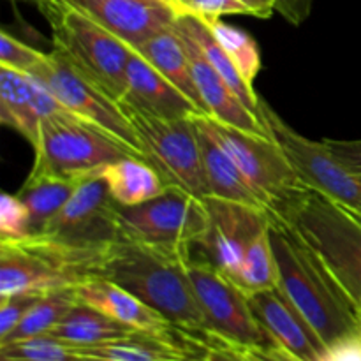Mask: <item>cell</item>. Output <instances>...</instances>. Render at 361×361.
Segmentation results:
<instances>
[{
	"label": "cell",
	"instance_id": "8d00e7d4",
	"mask_svg": "<svg viewBox=\"0 0 361 361\" xmlns=\"http://www.w3.org/2000/svg\"><path fill=\"white\" fill-rule=\"evenodd\" d=\"M321 361H361V330L338 338L328 345Z\"/></svg>",
	"mask_w": 361,
	"mask_h": 361
},
{
	"label": "cell",
	"instance_id": "9a60e30c",
	"mask_svg": "<svg viewBox=\"0 0 361 361\" xmlns=\"http://www.w3.org/2000/svg\"><path fill=\"white\" fill-rule=\"evenodd\" d=\"M254 317L275 344L303 361H321L328 345L279 288L247 293Z\"/></svg>",
	"mask_w": 361,
	"mask_h": 361
},
{
	"label": "cell",
	"instance_id": "ac0fdd59",
	"mask_svg": "<svg viewBox=\"0 0 361 361\" xmlns=\"http://www.w3.org/2000/svg\"><path fill=\"white\" fill-rule=\"evenodd\" d=\"M176 20V18H175ZM176 30L182 35L183 42L187 46V53L190 59V69H192L194 83H196L197 92L201 95L207 115L212 118L219 120L222 123L236 127V129L249 130L254 134H263V136H270L267 126L263 120L257 115H254L245 104L238 99V95L231 90L224 78L215 71L207 60L204 53L201 51L200 46L196 44L192 37L187 32H183L178 25L175 23Z\"/></svg>",
	"mask_w": 361,
	"mask_h": 361
},
{
	"label": "cell",
	"instance_id": "ba28073f",
	"mask_svg": "<svg viewBox=\"0 0 361 361\" xmlns=\"http://www.w3.org/2000/svg\"><path fill=\"white\" fill-rule=\"evenodd\" d=\"M122 108L136 130L143 159L166 185L185 189L201 200L210 196L192 118L168 120L129 106L122 104Z\"/></svg>",
	"mask_w": 361,
	"mask_h": 361
},
{
	"label": "cell",
	"instance_id": "1f68e13d",
	"mask_svg": "<svg viewBox=\"0 0 361 361\" xmlns=\"http://www.w3.org/2000/svg\"><path fill=\"white\" fill-rule=\"evenodd\" d=\"M32 235L30 214L18 194L0 197V242H18Z\"/></svg>",
	"mask_w": 361,
	"mask_h": 361
},
{
	"label": "cell",
	"instance_id": "d6a6232c",
	"mask_svg": "<svg viewBox=\"0 0 361 361\" xmlns=\"http://www.w3.org/2000/svg\"><path fill=\"white\" fill-rule=\"evenodd\" d=\"M48 55L49 53H42L21 42L7 30H2L0 34V67H9L20 73L32 74L46 62Z\"/></svg>",
	"mask_w": 361,
	"mask_h": 361
},
{
	"label": "cell",
	"instance_id": "44dd1931",
	"mask_svg": "<svg viewBox=\"0 0 361 361\" xmlns=\"http://www.w3.org/2000/svg\"><path fill=\"white\" fill-rule=\"evenodd\" d=\"M194 127H196L197 143H200L201 159H203L204 176H207L210 196L221 197V200L236 201V203L249 204V207L268 210L267 204L261 197L254 192L252 187L242 175L238 166L231 159V155L221 147L214 134L208 130L203 115L192 116Z\"/></svg>",
	"mask_w": 361,
	"mask_h": 361
},
{
	"label": "cell",
	"instance_id": "8992f818",
	"mask_svg": "<svg viewBox=\"0 0 361 361\" xmlns=\"http://www.w3.org/2000/svg\"><path fill=\"white\" fill-rule=\"evenodd\" d=\"M34 152V168L28 175L63 180L97 175L109 162L133 155L118 141L73 113L42 118Z\"/></svg>",
	"mask_w": 361,
	"mask_h": 361
},
{
	"label": "cell",
	"instance_id": "7a4b0ae2",
	"mask_svg": "<svg viewBox=\"0 0 361 361\" xmlns=\"http://www.w3.org/2000/svg\"><path fill=\"white\" fill-rule=\"evenodd\" d=\"M185 254L118 240L104 250L95 277L106 279L157 310L185 334L207 331L187 275Z\"/></svg>",
	"mask_w": 361,
	"mask_h": 361
},
{
	"label": "cell",
	"instance_id": "4316f807",
	"mask_svg": "<svg viewBox=\"0 0 361 361\" xmlns=\"http://www.w3.org/2000/svg\"><path fill=\"white\" fill-rule=\"evenodd\" d=\"M81 180H63L53 176L28 175L18 196L30 214L32 235H41L53 217L69 201Z\"/></svg>",
	"mask_w": 361,
	"mask_h": 361
},
{
	"label": "cell",
	"instance_id": "30bf717a",
	"mask_svg": "<svg viewBox=\"0 0 361 361\" xmlns=\"http://www.w3.org/2000/svg\"><path fill=\"white\" fill-rule=\"evenodd\" d=\"M203 120L268 210L307 189L274 137L236 129L208 115H203Z\"/></svg>",
	"mask_w": 361,
	"mask_h": 361
},
{
	"label": "cell",
	"instance_id": "4dcf8cb0",
	"mask_svg": "<svg viewBox=\"0 0 361 361\" xmlns=\"http://www.w3.org/2000/svg\"><path fill=\"white\" fill-rule=\"evenodd\" d=\"M0 361H81L71 345L49 337L23 338L0 344Z\"/></svg>",
	"mask_w": 361,
	"mask_h": 361
},
{
	"label": "cell",
	"instance_id": "277c9868",
	"mask_svg": "<svg viewBox=\"0 0 361 361\" xmlns=\"http://www.w3.org/2000/svg\"><path fill=\"white\" fill-rule=\"evenodd\" d=\"M106 249H81L42 235L0 242V298L74 288L97 275Z\"/></svg>",
	"mask_w": 361,
	"mask_h": 361
},
{
	"label": "cell",
	"instance_id": "e575fe53",
	"mask_svg": "<svg viewBox=\"0 0 361 361\" xmlns=\"http://www.w3.org/2000/svg\"><path fill=\"white\" fill-rule=\"evenodd\" d=\"M41 296L18 295L0 298V342L9 337Z\"/></svg>",
	"mask_w": 361,
	"mask_h": 361
},
{
	"label": "cell",
	"instance_id": "52a82bcc",
	"mask_svg": "<svg viewBox=\"0 0 361 361\" xmlns=\"http://www.w3.org/2000/svg\"><path fill=\"white\" fill-rule=\"evenodd\" d=\"M116 215L122 240L185 256L208 224L203 200L175 185H166L161 196L147 203L118 204Z\"/></svg>",
	"mask_w": 361,
	"mask_h": 361
},
{
	"label": "cell",
	"instance_id": "7402d4cb",
	"mask_svg": "<svg viewBox=\"0 0 361 361\" xmlns=\"http://www.w3.org/2000/svg\"><path fill=\"white\" fill-rule=\"evenodd\" d=\"M134 51L143 56L154 69H157L168 81H171L176 88L183 92L203 115H207L201 95L194 83L192 69H190V59L187 53V46L182 35L176 30L175 21L164 30L157 32L141 44L134 46Z\"/></svg>",
	"mask_w": 361,
	"mask_h": 361
},
{
	"label": "cell",
	"instance_id": "60d3db41",
	"mask_svg": "<svg viewBox=\"0 0 361 361\" xmlns=\"http://www.w3.org/2000/svg\"><path fill=\"white\" fill-rule=\"evenodd\" d=\"M189 2H190V0H169L171 7L175 9L176 16H178V14H182L183 11H185V7L189 6Z\"/></svg>",
	"mask_w": 361,
	"mask_h": 361
},
{
	"label": "cell",
	"instance_id": "9c48e42d",
	"mask_svg": "<svg viewBox=\"0 0 361 361\" xmlns=\"http://www.w3.org/2000/svg\"><path fill=\"white\" fill-rule=\"evenodd\" d=\"M259 116L300 180L361 221V176L335 157L324 141H312L293 129L263 99L259 101Z\"/></svg>",
	"mask_w": 361,
	"mask_h": 361
},
{
	"label": "cell",
	"instance_id": "7bdbcfd3",
	"mask_svg": "<svg viewBox=\"0 0 361 361\" xmlns=\"http://www.w3.org/2000/svg\"><path fill=\"white\" fill-rule=\"evenodd\" d=\"M358 323H360V330H361V309H358Z\"/></svg>",
	"mask_w": 361,
	"mask_h": 361
},
{
	"label": "cell",
	"instance_id": "8fae6325",
	"mask_svg": "<svg viewBox=\"0 0 361 361\" xmlns=\"http://www.w3.org/2000/svg\"><path fill=\"white\" fill-rule=\"evenodd\" d=\"M32 74L48 85L49 90L67 111L101 129L123 145L127 150L133 152V155L143 159L136 130L122 104L106 94L101 87L87 80L83 74L78 73L62 55L51 51L46 62Z\"/></svg>",
	"mask_w": 361,
	"mask_h": 361
},
{
	"label": "cell",
	"instance_id": "5b68a950",
	"mask_svg": "<svg viewBox=\"0 0 361 361\" xmlns=\"http://www.w3.org/2000/svg\"><path fill=\"white\" fill-rule=\"evenodd\" d=\"M274 212L298 229L323 257L356 310L361 309V221L309 187Z\"/></svg>",
	"mask_w": 361,
	"mask_h": 361
},
{
	"label": "cell",
	"instance_id": "7c38bea8",
	"mask_svg": "<svg viewBox=\"0 0 361 361\" xmlns=\"http://www.w3.org/2000/svg\"><path fill=\"white\" fill-rule=\"evenodd\" d=\"M185 267L208 334L240 345L274 342L254 317L247 293L231 279L192 257L187 259Z\"/></svg>",
	"mask_w": 361,
	"mask_h": 361
},
{
	"label": "cell",
	"instance_id": "603a6c76",
	"mask_svg": "<svg viewBox=\"0 0 361 361\" xmlns=\"http://www.w3.org/2000/svg\"><path fill=\"white\" fill-rule=\"evenodd\" d=\"M108 185L109 194L120 207H136L161 196L166 189L164 180L140 157L118 159L99 171Z\"/></svg>",
	"mask_w": 361,
	"mask_h": 361
},
{
	"label": "cell",
	"instance_id": "836d02e7",
	"mask_svg": "<svg viewBox=\"0 0 361 361\" xmlns=\"http://www.w3.org/2000/svg\"><path fill=\"white\" fill-rule=\"evenodd\" d=\"M182 14H192L204 21H214L229 14L252 16V11L242 0H190Z\"/></svg>",
	"mask_w": 361,
	"mask_h": 361
},
{
	"label": "cell",
	"instance_id": "d590c367",
	"mask_svg": "<svg viewBox=\"0 0 361 361\" xmlns=\"http://www.w3.org/2000/svg\"><path fill=\"white\" fill-rule=\"evenodd\" d=\"M224 341V338H222ZM236 355L242 356L245 361H303L282 345L275 344V342H268V344H256V345H240L233 344V342L224 341Z\"/></svg>",
	"mask_w": 361,
	"mask_h": 361
},
{
	"label": "cell",
	"instance_id": "484cf974",
	"mask_svg": "<svg viewBox=\"0 0 361 361\" xmlns=\"http://www.w3.org/2000/svg\"><path fill=\"white\" fill-rule=\"evenodd\" d=\"M175 23L196 41V44L200 46L201 51L204 53L208 62H210L212 66L215 67V71L224 78L226 83H228L229 87H231V90L238 95L240 101H242L254 115L259 116L261 99L256 95V90L250 88L249 85L242 80V76H240V73L236 71V67L233 66L231 59H229L228 53L224 51V48L219 44L217 39L214 37V34H212V30L208 28V25L204 23L201 18L192 16V14H178Z\"/></svg>",
	"mask_w": 361,
	"mask_h": 361
},
{
	"label": "cell",
	"instance_id": "ab89813d",
	"mask_svg": "<svg viewBox=\"0 0 361 361\" xmlns=\"http://www.w3.org/2000/svg\"><path fill=\"white\" fill-rule=\"evenodd\" d=\"M242 2L250 7L252 16L261 18V20L270 18L275 11V0H242Z\"/></svg>",
	"mask_w": 361,
	"mask_h": 361
},
{
	"label": "cell",
	"instance_id": "6da1fadb",
	"mask_svg": "<svg viewBox=\"0 0 361 361\" xmlns=\"http://www.w3.org/2000/svg\"><path fill=\"white\" fill-rule=\"evenodd\" d=\"M268 233L277 261V288L291 300L324 344H334L358 330L355 303L298 229L277 212L268 210Z\"/></svg>",
	"mask_w": 361,
	"mask_h": 361
},
{
	"label": "cell",
	"instance_id": "ee69618b",
	"mask_svg": "<svg viewBox=\"0 0 361 361\" xmlns=\"http://www.w3.org/2000/svg\"><path fill=\"white\" fill-rule=\"evenodd\" d=\"M164 2H168V4H169V0H164ZM169 6H171V4H169Z\"/></svg>",
	"mask_w": 361,
	"mask_h": 361
},
{
	"label": "cell",
	"instance_id": "d6986e66",
	"mask_svg": "<svg viewBox=\"0 0 361 361\" xmlns=\"http://www.w3.org/2000/svg\"><path fill=\"white\" fill-rule=\"evenodd\" d=\"M120 104L168 120L203 115L201 109L180 88L166 80L134 49L127 66L126 94Z\"/></svg>",
	"mask_w": 361,
	"mask_h": 361
},
{
	"label": "cell",
	"instance_id": "cb8c5ba5",
	"mask_svg": "<svg viewBox=\"0 0 361 361\" xmlns=\"http://www.w3.org/2000/svg\"><path fill=\"white\" fill-rule=\"evenodd\" d=\"M133 334H136V330L80 302L56 326L48 331L49 337L71 348H92V345L129 337Z\"/></svg>",
	"mask_w": 361,
	"mask_h": 361
},
{
	"label": "cell",
	"instance_id": "d4e9b609",
	"mask_svg": "<svg viewBox=\"0 0 361 361\" xmlns=\"http://www.w3.org/2000/svg\"><path fill=\"white\" fill-rule=\"evenodd\" d=\"M0 123L25 137L32 148L37 145L41 120L35 111L28 76L9 67H0Z\"/></svg>",
	"mask_w": 361,
	"mask_h": 361
},
{
	"label": "cell",
	"instance_id": "5bb4252c",
	"mask_svg": "<svg viewBox=\"0 0 361 361\" xmlns=\"http://www.w3.org/2000/svg\"><path fill=\"white\" fill-rule=\"evenodd\" d=\"M116 210L118 204L97 173L78 183L73 196L41 235L81 249H106L122 240Z\"/></svg>",
	"mask_w": 361,
	"mask_h": 361
},
{
	"label": "cell",
	"instance_id": "b9f144b4",
	"mask_svg": "<svg viewBox=\"0 0 361 361\" xmlns=\"http://www.w3.org/2000/svg\"><path fill=\"white\" fill-rule=\"evenodd\" d=\"M14 2H32V4H35V6H37V4L42 2V0H14Z\"/></svg>",
	"mask_w": 361,
	"mask_h": 361
},
{
	"label": "cell",
	"instance_id": "f1b7e54d",
	"mask_svg": "<svg viewBox=\"0 0 361 361\" xmlns=\"http://www.w3.org/2000/svg\"><path fill=\"white\" fill-rule=\"evenodd\" d=\"M204 23L208 25V28H210L214 37L219 41V44L228 53V56L231 59L233 66L236 67L242 80L250 88H254V80H256L261 67H263L261 49L256 39L249 32L243 30V28L229 25L222 20L204 21Z\"/></svg>",
	"mask_w": 361,
	"mask_h": 361
},
{
	"label": "cell",
	"instance_id": "3957f363",
	"mask_svg": "<svg viewBox=\"0 0 361 361\" xmlns=\"http://www.w3.org/2000/svg\"><path fill=\"white\" fill-rule=\"evenodd\" d=\"M37 7L51 28L53 51L115 101H122L133 48L67 0H42Z\"/></svg>",
	"mask_w": 361,
	"mask_h": 361
},
{
	"label": "cell",
	"instance_id": "83f0119b",
	"mask_svg": "<svg viewBox=\"0 0 361 361\" xmlns=\"http://www.w3.org/2000/svg\"><path fill=\"white\" fill-rule=\"evenodd\" d=\"M76 303L78 298L76 293H74V288L60 289V291L48 293V295L41 296V298L32 305V309L28 310L27 316L23 317V321L14 328L13 334L7 338H4L0 344L48 335V331L51 330L53 326H56V324L71 312V309H73Z\"/></svg>",
	"mask_w": 361,
	"mask_h": 361
},
{
	"label": "cell",
	"instance_id": "4fadbf2b",
	"mask_svg": "<svg viewBox=\"0 0 361 361\" xmlns=\"http://www.w3.org/2000/svg\"><path fill=\"white\" fill-rule=\"evenodd\" d=\"M203 203L208 224L190 249V257L204 261L231 279L247 249L268 229V210L214 196L203 197Z\"/></svg>",
	"mask_w": 361,
	"mask_h": 361
},
{
	"label": "cell",
	"instance_id": "f35d334b",
	"mask_svg": "<svg viewBox=\"0 0 361 361\" xmlns=\"http://www.w3.org/2000/svg\"><path fill=\"white\" fill-rule=\"evenodd\" d=\"M314 0H275V11L295 27H300L312 13Z\"/></svg>",
	"mask_w": 361,
	"mask_h": 361
},
{
	"label": "cell",
	"instance_id": "74e56055",
	"mask_svg": "<svg viewBox=\"0 0 361 361\" xmlns=\"http://www.w3.org/2000/svg\"><path fill=\"white\" fill-rule=\"evenodd\" d=\"M331 154L341 159L351 171L361 176V137L360 140H323Z\"/></svg>",
	"mask_w": 361,
	"mask_h": 361
},
{
	"label": "cell",
	"instance_id": "ffe728a7",
	"mask_svg": "<svg viewBox=\"0 0 361 361\" xmlns=\"http://www.w3.org/2000/svg\"><path fill=\"white\" fill-rule=\"evenodd\" d=\"M74 293L80 303L92 307L136 331L155 335H173L182 331L133 293L106 279H87L74 286Z\"/></svg>",
	"mask_w": 361,
	"mask_h": 361
},
{
	"label": "cell",
	"instance_id": "e0dca14e",
	"mask_svg": "<svg viewBox=\"0 0 361 361\" xmlns=\"http://www.w3.org/2000/svg\"><path fill=\"white\" fill-rule=\"evenodd\" d=\"M185 331L173 335L136 334L92 348H73L81 361H207V348Z\"/></svg>",
	"mask_w": 361,
	"mask_h": 361
},
{
	"label": "cell",
	"instance_id": "f546056e",
	"mask_svg": "<svg viewBox=\"0 0 361 361\" xmlns=\"http://www.w3.org/2000/svg\"><path fill=\"white\" fill-rule=\"evenodd\" d=\"M231 281L243 289L245 293L263 291V289L277 288L279 270L275 261L274 249H271L270 233L263 231L252 245L247 249L238 270L231 277Z\"/></svg>",
	"mask_w": 361,
	"mask_h": 361
},
{
	"label": "cell",
	"instance_id": "2e32d148",
	"mask_svg": "<svg viewBox=\"0 0 361 361\" xmlns=\"http://www.w3.org/2000/svg\"><path fill=\"white\" fill-rule=\"evenodd\" d=\"M134 48L164 30L176 13L164 0H67Z\"/></svg>",
	"mask_w": 361,
	"mask_h": 361
}]
</instances>
